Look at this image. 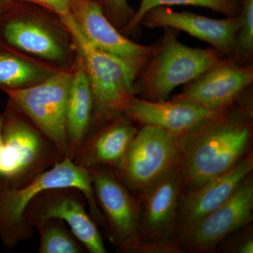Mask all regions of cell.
<instances>
[{"label":"cell","instance_id":"6da1fadb","mask_svg":"<svg viewBox=\"0 0 253 253\" xmlns=\"http://www.w3.org/2000/svg\"><path fill=\"white\" fill-rule=\"evenodd\" d=\"M234 104L184 134L179 163L183 195L226 172L251 151L252 109Z\"/></svg>","mask_w":253,"mask_h":253},{"label":"cell","instance_id":"7a4b0ae2","mask_svg":"<svg viewBox=\"0 0 253 253\" xmlns=\"http://www.w3.org/2000/svg\"><path fill=\"white\" fill-rule=\"evenodd\" d=\"M65 188L82 191L85 196L93 220L104 226L89 170L66 157L52 168L22 184H14L0 178V239L5 246L14 247L33 236V229L23 219V214L32 200L46 190Z\"/></svg>","mask_w":253,"mask_h":253},{"label":"cell","instance_id":"3957f363","mask_svg":"<svg viewBox=\"0 0 253 253\" xmlns=\"http://www.w3.org/2000/svg\"><path fill=\"white\" fill-rule=\"evenodd\" d=\"M61 19L76 44L90 83L93 111L89 134L122 114L126 101L136 94L134 82L144 68L104 52L91 44L80 29L72 13Z\"/></svg>","mask_w":253,"mask_h":253},{"label":"cell","instance_id":"277c9868","mask_svg":"<svg viewBox=\"0 0 253 253\" xmlns=\"http://www.w3.org/2000/svg\"><path fill=\"white\" fill-rule=\"evenodd\" d=\"M165 30L144 66L139 88L141 99L167 100L176 87L194 81L223 59L215 49L190 47L179 42L174 30Z\"/></svg>","mask_w":253,"mask_h":253},{"label":"cell","instance_id":"5b68a950","mask_svg":"<svg viewBox=\"0 0 253 253\" xmlns=\"http://www.w3.org/2000/svg\"><path fill=\"white\" fill-rule=\"evenodd\" d=\"M21 113L13 103L4 113L0 149V178L16 184L29 181L65 158Z\"/></svg>","mask_w":253,"mask_h":253},{"label":"cell","instance_id":"8992f818","mask_svg":"<svg viewBox=\"0 0 253 253\" xmlns=\"http://www.w3.org/2000/svg\"><path fill=\"white\" fill-rule=\"evenodd\" d=\"M144 253H180L176 243V221L183 196L179 164L135 194Z\"/></svg>","mask_w":253,"mask_h":253},{"label":"cell","instance_id":"52a82bcc","mask_svg":"<svg viewBox=\"0 0 253 253\" xmlns=\"http://www.w3.org/2000/svg\"><path fill=\"white\" fill-rule=\"evenodd\" d=\"M87 169L110 241L120 252L144 253L136 194L111 168L96 166Z\"/></svg>","mask_w":253,"mask_h":253},{"label":"cell","instance_id":"ba28073f","mask_svg":"<svg viewBox=\"0 0 253 253\" xmlns=\"http://www.w3.org/2000/svg\"><path fill=\"white\" fill-rule=\"evenodd\" d=\"M184 135L154 126H142L119 166L113 170L137 194L179 164Z\"/></svg>","mask_w":253,"mask_h":253},{"label":"cell","instance_id":"9c48e42d","mask_svg":"<svg viewBox=\"0 0 253 253\" xmlns=\"http://www.w3.org/2000/svg\"><path fill=\"white\" fill-rule=\"evenodd\" d=\"M72 73L58 71L33 86L1 89L64 158L68 157L66 109Z\"/></svg>","mask_w":253,"mask_h":253},{"label":"cell","instance_id":"30bf717a","mask_svg":"<svg viewBox=\"0 0 253 253\" xmlns=\"http://www.w3.org/2000/svg\"><path fill=\"white\" fill-rule=\"evenodd\" d=\"M253 220V176L250 174L225 203L176 238L181 253H214L226 236Z\"/></svg>","mask_w":253,"mask_h":253},{"label":"cell","instance_id":"8fae6325","mask_svg":"<svg viewBox=\"0 0 253 253\" xmlns=\"http://www.w3.org/2000/svg\"><path fill=\"white\" fill-rule=\"evenodd\" d=\"M86 202L83 192L73 188L46 190L32 200L23 219L33 229L48 219H59L69 226L73 235L88 252L106 253L97 226L86 212Z\"/></svg>","mask_w":253,"mask_h":253},{"label":"cell","instance_id":"7c38bea8","mask_svg":"<svg viewBox=\"0 0 253 253\" xmlns=\"http://www.w3.org/2000/svg\"><path fill=\"white\" fill-rule=\"evenodd\" d=\"M253 82L252 66L228 58L186 84L172 99L190 101L209 111H222L235 104Z\"/></svg>","mask_w":253,"mask_h":253},{"label":"cell","instance_id":"4fadbf2b","mask_svg":"<svg viewBox=\"0 0 253 253\" xmlns=\"http://www.w3.org/2000/svg\"><path fill=\"white\" fill-rule=\"evenodd\" d=\"M140 26L150 28H169L181 31L209 43L220 54L234 58L240 28L239 15L215 19L189 12L174 11L165 6L150 10L143 16Z\"/></svg>","mask_w":253,"mask_h":253},{"label":"cell","instance_id":"5bb4252c","mask_svg":"<svg viewBox=\"0 0 253 253\" xmlns=\"http://www.w3.org/2000/svg\"><path fill=\"white\" fill-rule=\"evenodd\" d=\"M72 14L80 29L91 44L104 52L144 68L154 45H142L123 36L93 0H78Z\"/></svg>","mask_w":253,"mask_h":253},{"label":"cell","instance_id":"9a60e30c","mask_svg":"<svg viewBox=\"0 0 253 253\" xmlns=\"http://www.w3.org/2000/svg\"><path fill=\"white\" fill-rule=\"evenodd\" d=\"M253 170L251 150L226 172L183 195L176 217V238L225 203Z\"/></svg>","mask_w":253,"mask_h":253},{"label":"cell","instance_id":"2e32d148","mask_svg":"<svg viewBox=\"0 0 253 253\" xmlns=\"http://www.w3.org/2000/svg\"><path fill=\"white\" fill-rule=\"evenodd\" d=\"M219 111H209L182 100L152 101L134 95L126 101L122 114L141 126H154L172 134L184 135Z\"/></svg>","mask_w":253,"mask_h":253},{"label":"cell","instance_id":"e0dca14e","mask_svg":"<svg viewBox=\"0 0 253 253\" xmlns=\"http://www.w3.org/2000/svg\"><path fill=\"white\" fill-rule=\"evenodd\" d=\"M139 129L123 114L89 133L73 158L78 166L89 169L105 166L116 169Z\"/></svg>","mask_w":253,"mask_h":253},{"label":"cell","instance_id":"ac0fdd59","mask_svg":"<svg viewBox=\"0 0 253 253\" xmlns=\"http://www.w3.org/2000/svg\"><path fill=\"white\" fill-rule=\"evenodd\" d=\"M3 36L11 45L43 59L59 61L66 54L61 38L49 26L36 18L10 20L5 24Z\"/></svg>","mask_w":253,"mask_h":253},{"label":"cell","instance_id":"d6986e66","mask_svg":"<svg viewBox=\"0 0 253 253\" xmlns=\"http://www.w3.org/2000/svg\"><path fill=\"white\" fill-rule=\"evenodd\" d=\"M93 98L89 78L82 59L72 73L67 109L66 128L68 157L73 156L90 130Z\"/></svg>","mask_w":253,"mask_h":253},{"label":"cell","instance_id":"ffe728a7","mask_svg":"<svg viewBox=\"0 0 253 253\" xmlns=\"http://www.w3.org/2000/svg\"><path fill=\"white\" fill-rule=\"evenodd\" d=\"M57 71L25 59L0 51V88L20 89L35 85Z\"/></svg>","mask_w":253,"mask_h":253},{"label":"cell","instance_id":"44dd1931","mask_svg":"<svg viewBox=\"0 0 253 253\" xmlns=\"http://www.w3.org/2000/svg\"><path fill=\"white\" fill-rule=\"evenodd\" d=\"M167 5H191L208 8L233 17L239 14L241 0H141L139 9L134 13L129 23L121 28L123 33H131L140 26V22L150 10Z\"/></svg>","mask_w":253,"mask_h":253},{"label":"cell","instance_id":"7402d4cb","mask_svg":"<svg viewBox=\"0 0 253 253\" xmlns=\"http://www.w3.org/2000/svg\"><path fill=\"white\" fill-rule=\"evenodd\" d=\"M36 227L41 236L40 253H85L84 246L66 229L63 221L48 219Z\"/></svg>","mask_w":253,"mask_h":253},{"label":"cell","instance_id":"603a6c76","mask_svg":"<svg viewBox=\"0 0 253 253\" xmlns=\"http://www.w3.org/2000/svg\"><path fill=\"white\" fill-rule=\"evenodd\" d=\"M239 16L240 28L233 59L244 64L253 53V0H241Z\"/></svg>","mask_w":253,"mask_h":253},{"label":"cell","instance_id":"cb8c5ba5","mask_svg":"<svg viewBox=\"0 0 253 253\" xmlns=\"http://www.w3.org/2000/svg\"><path fill=\"white\" fill-rule=\"evenodd\" d=\"M214 252L253 253V231L252 223L234 231L218 245Z\"/></svg>","mask_w":253,"mask_h":253},{"label":"cell","instance_id":"d4e9b609","mask_svg":"<svg viewBox=\"0 0 253 253\" xmlns=\"http://www.w3.org/2000/svg\"><path fill=\"white\" fill-rule=\"evenodd\" d=\"M111 23L123 28L134 16V11L128 4L127 0H103Z\"/></svg>","mask_w":253,"mask_h":253},{"label":"cell","instance_id":"484cf974","mask_svg":"<svg viewBox=\"0 0 253 253\" xmlns=\"http://www.w3.org/2000/svg\"><path fill=\"white\" fill-rule=\"evenodd\" d=\"M36 3L47 8L53 12L59 15L60 18L72 13V10L78 0H25Z\"/></svg>","mask_w":253,"mask_h":253},{"label":"cell","instance_id":"4316f807","mask_svg":"<svg viewBox=\"0 0 253 253\" xmlns=\"http://www.w3.org/2000/svg\"><path fill=\"white\" fill-rule=\"evenodd\" d=\"M3 124H4V114L0 115V149L2 145Z\"/></svg>","mask_w":253,"mask_h":253},{"label":"cell","instance_id":"83f0119b","mask_svg":"<svg viewBox=\"0 0 253 253\" xmlns=\"http://www.w3.org/2000/svg\"><path fill=\"white\" fill-rule=\"evenodd\" d=\"M9 0H0V15L2 14L5 8L7 6V2Z\"/></svg>","mask_w":253,"mask_h":253}]
</instances>
